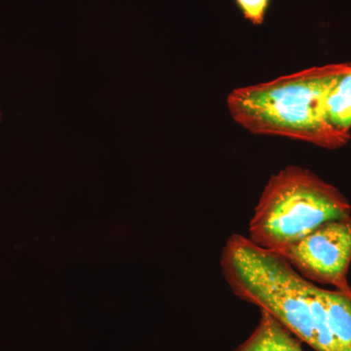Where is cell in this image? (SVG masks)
I'll return each instance as SVG.
<instances>
[{"instance_id": "obj_7", "label": "cell", "mask_w": 351, "mask_h": 351, "mask_svg": "<svg viewBox=\"0 0 351 351\" xmlns=\"http://www.w3.org/2000/svg\"><path fill=\"white\" fill-rule=\"evenodd\" d=\"M243 17L252 24L262 25L269 9L270 0H234Z\"/></svg>"}, {"instance_id": "obj_2", "label": "cell", "mask_w": 351, "mask_h": 351, "mask_svg": "<svg viewBox=\"0 0 351 351\" xmlns=\"http://www.w3.org/2000/svg\"><path fill=\"white\" fill-rule=\"evenodd\" d=\"M346 63L313 66L271 82L237 88L226 99L233 120L256 135L281 136L337 149L346 145L328 126L325 97Z\"/></svg>"}, {"instance_id": "obj_3", "label": "cell", "mask_w": 351, "mask_h": 351, "mask_svg": "<svg viewBox=\"0 0 351 351\" xmlns=\"http://www.w3.org/2000/svg\"><path fill=\"white\" fill-rule=\"evenodd\" d=\"M350 216V201L336 186L311 171L288 166L263 188L247 237L276 253L322 223Z\"/></svg>"}, {"instance_id": "obj_5", "label": "cell", "mask_w": 351, "mask_h": 351, "mask_svg": "<svg viewBox=\"0 0 351 351\" xmlns=\"http://www.w3.org/2000/svg\"><path fill=\"white\" fill-rule=\"evenodd\" d=\"M324 114L332 133L348 144L351 138V62L346 63L328 90Z\"/></svg>"}, {"instance_id": "obj_4", "label": "cell", "mask_w": 351, "mask_h": 351, "mask_svg": "<svg viewBox=\"0 0 351 351\" xmlns=\"http://www.w3.org/2000/svg\"><path fill=\"white\" fill-rule=\"evenodd\" d=\"M276 254L311 282L350 290L351 216L328 221Z\"/></svg>"}, {"instance_id": "obj_1", "label": "cell", "mask_w": 351, "mask_h": 351, "mask_svg": "<svg viewBox=\"0 0 351 351\" xmlns=\"http://www.w3.org/2000/svg\"><path fill=\"white\" fill-rule=\"evenodd\" d=\"M219 265L233 294L271 314L314 351H351V289L321 288L239 233L226 240Z\"/></svg>"}, {"instance_id": "obj_6", "label": "cell", "mask_w": 351, "mask_h": 351, "mask_svg": "<svg viewBox=\"0 0 351 351\" xmlns=\"http://www.w3.org/2000/svg\"><path fill=\"white\" fill-rule=\"evenodd\" d=\"M261 311L257 327L246 341L233 351H304L302 341L276 317Z\"/></svg>"}]
</instances>
